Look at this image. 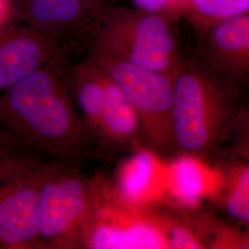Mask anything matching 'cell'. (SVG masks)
I'll return each mask as SVG.
<instances>
[{"mask_svg": "<svg viewBox=\"0 0 249 249\" xmlns=\"http://www.w3.org/2000/svg\"><path fill=\"white\" fill-rule=\"evenodd\" d=\"M49 53L45 43L32 34L0 36V93L47 64Z\"/></svg>", "mask_w": 249, "mask_h": 249, "instance_id": "cell-8", "label": "cell"}, {"mask_svg": "<svg viewBox=\"0 0 249 249\" xmlns=\"http://www.w3.org/2000/svg\"><path fill=\"white\" fill-rule=\"evenodd\" d=\"M249 106L238 93L194 72L174 80L173 128L178 155L213 162L236 147L249 156Z\"/></svg>", "mask_w": 249, "mask_h": 249, "instance_id": "cell-2", "label": "cell"}, {"mask_svg": "<svg viewBox=\"0 0 249 249\" xmlns=\"http://www.w3.org/2000/svg\"><path fill=\"white\" fill-rule=\"evenodd\" d=\"M0 129L46 160L82 166L98 155L71 88L48 64L0 93Z\"/></svg>", "mask_w": 249, "mask_h": 249, "instance_id": "cell-1", "label": "cell"}, {"mask_svg": "<svg viewBox=\"0 0 249 249\" xmlns=\"http://www.w3.org/2000/svg\"><path fill=\"white\" fill-rule=\"evenodd\" d=\"M1 8H2V6H1V0H0V12H1Z\"/></svg>", "mask_w": 249, "mask_h": 249, "instance_id": "cell-18", "label": "cell"}, {"mask_svg": "<svg viewBox=\"0 0 249 249\" xmlns=\"http://www.w3.org/2000/svg\"><path fill=\"white\" fill-rule=\"evenodd\" d=\"M81 249H166V243L142 202H124L102 178L97 210L84 233Z\"/></svg>", "mask_w": 249, "mask_h": 249, "instance_id": "cell-6", "label": "cell"}, {"mask_svg": "<svg viewBox=\"0 0 249 249\" xmlns=\"http://www.w3.org/2000/svg\"><path fill=\"white\" fill-rule=\"evenodd\" d=\"M108 76L133 108L144 148L163 158L178 156L173 128L174 80L125 60L110 65Z\"/></svg>", "mask_w": 249, "mask_h": 249, "instance_id": "cell-5", "label": "cell"}, {"mask_svg": "<svg viewBox=\"0 0 249 249\" xmlns=\"http://www.w3.org/2000/svg\"><path fill=\"white\" fill-rule=\"evenodd\" d=\"M219 165L222 187L216 194V204L236 223H249V160L248 156L235 154L231 159L221 158Z\"/></svg>", "mask_w": 249, "mask_h": 249, "instance_id": "cell-10", "label": "cell"}, {"mask_svg": "<svg viewBox=\"0 0 249 249\" xmlns=\"http://www.w3.org/2000/svg\"><path fill=\"white\" fill-rule=\"evenodd\" d=\"M171 170L172 191L179 204L196 207L207 189L201 161L187 155H178Z\"/></svg>", "mask_w": 249, "mask_h": 249, "instance_id": "cell-12", "label": "cell"}, {"mask_svg": "<svg viewBox=\"0 0 249 249\" xmlns=\"http://www.w3.org/2000/svg\"><path fill=\"white\" fill-rule=\"evenodd\" d=\"M129 158L122 163L117 173L113 192L128 204H140L150 189L154 174L153 153L146 149L128 154Z\"/></svg>", "mask_w": 249, "mask_h": 249, "instance_id": "cell-11", "label": "cell"}, {"mask_svg": "<svg viewBox=\"0 0 249 249\" xmlns=\"http://www.w3.org/2000/svg\"><path fill=\"white\" fill-rule=\"evenodd\" d=\"M40 159H45L15 137L0 129V180Z\"/></svg>", "mask_w": 249, "mask_h": 249, "instance_id": "cell-13", "label": "cell"}, {"mask_svg": "<svg viewBox=\"0 0 249 249\" xmlns=\"http://www.w3.org/2000/svg\"><path fill=\"white\" fill-rule=\"evenodd\" d=\"M81 167L47 162L37 203L39 249H81L97 210L102 178L87 177Z\"/></svg>", "mask_w": 249, "mask_h": 249, "instance_id": "cell-3", "label": "cell"}, {"mask_svg": "<svg viewBox=\"0 0 249 249\" xmlns=\"http://www.w3.org/2000/svg\"><path fill=\"white\" fill-rule=\"evenodd\" d=\"M49 160H36L0 180V249H39L37 203Z\"/></svg>", "mask_w": 249, "mask_h": 249, "instance_id": "cell-7", "label": "cell"}, {"mask_svg": "<svg viewBox=\"0 0 249 249\" xmlns=\"http://www.w3.org/2000/svg\"><path fill=\"white\" fill-rule=\"evenodd\" d=\"M175 41L160 17H147L138 24L125 61L167 74L172 68Z\"/></svg>", "mask_w": 249, "mask_h": 249, "instance_id": "cell-9", "label": "cell"}, {"mask_svg": "<svg viewBox=\"0 0 249 249\" xmlns=\"http://www.w3.org/2000/svg\"><path fill=\"white\" fill-rule=\"evenodd\" d=\"M197 9L217 17H233L248 10L249 0H195Z\"/></svg>", "mask_w": 249, "mask_h": 249, "instance_id": "cell-16", "label": "cell"}, {"mask_svg": "<svg viewBox=\"0 0 249 249\" xmlns=\"http://www.w3.org/2000/svg\"><path fill=\"white\" fill-rule=\"evenodd\" d=\"M215 46L226 53H246L249 46V20L237 17L219 25L213 31Z\"/></svg>", "mask_w": 249, "mask_h": 249, "instance_id": "cell-14", "label": "cell"}, {"mask_svg": "<svg viewBox=\"0 0 249 249\" xmlns=\"http://www.w3.org/2000/svg\"><path fill=\"white\" fill-rule=\"evenodd\" d=\"M168 0H134L136 6L149 11H156L161 9Z\"/></svg>", "mask_w": 249, "mask_h": 249, "instance_id": "cell-17", "label": "cell"}, {"mask_svg": "<svg viewBox=\"0 0 249 249\" xmlns=\"http://www.w3.org/2000/svg\"><path fill=\"white\" fill-rule=\"evenodd\" d=\"M71 90L98 155H128L145 149L133 108L109 76L91 77L82 72Z\"/></svg>", "mask_w": 249, "mask_h": 249, "instance_id": "cell-4", "label": "cell"}, {"mask_svg": "<svg viewBox=\"0 0 249 249\" xmlns=\"http://www.w3.org/2000/svg\"><path fill=\"white\" fill-rule=\"evenodd\" d=\"M80 10V0H33V16L45 22H63L74 18Z\"/></svg>", "mask_w": 249, "mask_h": 249, "instance_id": "cell-15", "label": "cell"}]
</instances>
